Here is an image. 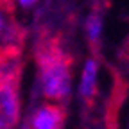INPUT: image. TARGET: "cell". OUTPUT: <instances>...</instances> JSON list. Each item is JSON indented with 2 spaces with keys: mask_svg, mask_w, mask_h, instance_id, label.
I'll use <instances>...</instances> for the list:
<instances>
[{
  "mask_svg": "<svg viewBox=\"0 0 129 129\" xmlns=\"http://www.w3.org/2000/svg\"><path fill=\"white\" fill-rule=\"evenodd\" d=\"M34 59L40 70L41 93L45 99L63 102L70 95L72 56L61 47V40L52 34H41L34 47Z\"/></svg>",
  "mask_w": 129,
  "mask_h": 129,
  "instance_id": "obj_1",
  "label": "cell"
},
{
  "mask_svg": "<svg viewBox=\"0 0 129 129\" xmlns=\"http://www.w3.org/2000/svg\"><path fill=\"white\" fill-rule=\"evenodd\" d=\"M20 81H0V129H16L20 120Z\"/></svg>",
  "mask_w": 129,
  "mask_h": 129,
  "instance_id": "obj_2",
  "label": "cell"
},
{
  "mask_svg": "<svg viewBox=\"0 0 129 129\" xmlns=\"http://www.w3.org/2000/svg\"><path fill=\"white\" fill-rule=\"evenodd\" d=\"M25 43V30L14 18V0H0V45Z\"/></svg>",
  "mask_w": 129,
  "mask_h": 129,
  "instance_id": "obj_3",
  "label": "cell"
},
{
  "mask_svg": "<svg viewBox=\"0 0 129 129\" xmlns=\"http://www.w3.org/2000/svg\"><path fill=\"white\" fill-rule=\"evenodd\" d=\"M64 118H67V109L61 102L43 104L34 111L29 129H63Z\"/></svg>",
  "mask_w": 129,
  "mask_h": 129,
  "instance_id": "obj_4",
  "label": "cell"
},
{
  "mask_svg": "<svg viewBox=\"0 0 129 129\" xmlns=\"http://www.w3.org/2000/svg\"><path fill=\"white\" fill-rule=\"evenodd\" d=\"M97 91V63L90 59L84 67L83 74V83H81V95L86 102H91Z\"/></svg>",
  "mask_w": 129,
  "mask_h": 129,
  "instance_id": "obj_5",
  "label": "cell"
},
{
  "mask_svg": "<svg viewBox=\"0 0 129 129\" xmlns=\"http://www.w3.org/2000/svg\"><path fill=\"white\" fill-rule=\"evenodd\" d=\"M101 27H102V22H101L99 16H90V18H88V23H86V30H88L90 40L95 41L97 38H99V34H101Z\"/></svg>",
  "mask_w": 129,
  "mask_h": 129,
  "instance_id": "obj_6",
  "label": "cell"
},
{
  "mask_svg": "<svg viewBox=\"0 0 129 129\" xmlns=\"http://www.w3.org/2000/svg\"><path fill=\"white\" fill-rule=\"evenodd\" d=\"M36 2H38V0H18V4L22 7H30V6H34Z\"/></svg>",
  "mask_w": 129,
  "mask_h": 129,
  "instance_id": "obj_7",
  "label": "cell"
},
{
  "mask_svg": "<svg viewBox=\"0 0 129 129\" xmlns=\"http://www.w3.org/2000/svg\"><path fill=\"white\" fill-rule=\"evenodd\" d=\"M122 57L125 59V61H129V41L125 43V47H124V52H122Z\"/></svg>",
  "mask_w": 129,
  "mask_h": 129,
  "instance_id": "obj_8",
  "label": "cell"
}]
</instances>
